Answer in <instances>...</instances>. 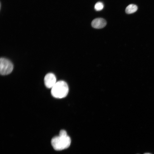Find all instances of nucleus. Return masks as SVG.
Returning a JSON list of instances; mask_svg holds the SVG:
<instances>
[{"label":"nucleus","instance_id":"nucleus-2","mask_svg":"<svg viewBox=\"0 0 154 154\" xmlns=\"http://www.w3.org/2000/svg\"><path fill=\"white\" fill-rule=\"evenodd\" d=\"M68 90L67 84L64 81H59L56 82L51 88V94L55 98H61L67 95Z\"/></svg>","mask_w":154,"mask_h":154},{"label":"nucleus","instance_id":"nucleus-8","mask_svg":"<svg viewBox=\"0 0 154 154\" xmlns=\"http://www.w3.org/2000/svg\"><path fill=\"white\" fill-rule=\"evenodd\" d=\"M144 154H151L149 153H145Z\"/></svg>","mask_w":154,"mask_h":154},{"label":"nucleus","instance_id":"nucleus-4","mask_svg":"<svg viewBox=\"0 0 154 154\" xmlns=\"http://www.w3.org/2000/svg\"><path fill=\"white\" fill-rule=\"evenodd\" d=\"M44 84L47 88H52L56 83V77L52 73H48L44 77Z\"/></svg>","mask_w":154,"mask_h":154},{"label":"nucleus","instance_id":"nucleus-7","mask_svg":"<svg viewBox=\"0 0 154 154\" xmlns=\"http://www.w3.org/2000/svg\"><path fill=\"white\" fill-rule=\"evenodd\" d=\"M104 6V5L102 2H98L95 4L94 9L97 11H100L103 9Z\"/></svg>","mask_w":154,"mask_h":154},{"label":"nucleus","instance_id":"nucleus-1","mask_svg":"<svg viewBox=\"0 0 154 154\" xmlns=\"http://www.w3.org/2000/svg\"><path fill=\"white\" fill-rule=\"evenodd\" d=\"M71 139L67 135L66 131L61 130L58 135L53 137L51 139V145L54 149L56 151H60L68 148L71 143Z\"/></svg>","mask_w":154,"mask_h":154},{"label":"nucleus","instance_id":"nucleus-5","mask_svg":"<svg viewBox=\"0 0 154 154\" xmlns=\"http://www.w3.org/2000/svg\"><path fill=\"white\" fill-rule=\"evenodd\" d=\"M106 23V22L104 19L99 18L94 19L92 22L91 25L93 27L100 29L104 27Z\"/></svg>","mask_w":154,"mask_h":154},{"label":"nucleus","instance_id":"nucleus-6","mask_svg":"<svg viewBox=\"0 0 154 154\" xmlns=\"http://www.w3.org/2000/svg\"><path fill=\"white\" fill-rule=\"evenodd\" d=\"M137 6L134 4H131L128 5L126 8L125 12L127 14H130L135 12L137 10Z\"/></svg>","mask_w":154,"mask_h":154},{"label":"nucleus","instance_id":"nucleus-3","mask_svg":"<svg viewBox=\"0 0 154 154\" xmlns=\"http://www.w3.org/2000/svg\"><path fill=\"white\" fill-rule=\"evenodd\" d=\"M13 68V65L10 60L4 58H0V72L1 75L9 74L12 71Z\"/></svg>","mask_w":154,"mask_h":154}]
</instances>
